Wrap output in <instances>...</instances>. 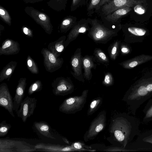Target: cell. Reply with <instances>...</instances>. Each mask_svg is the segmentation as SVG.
I'll list each match as a JSON object with an SVG mask.
<instances>
[{
  "label": "cell",
  "instance_id": "27",
  "mask_svg": "<svg viewBox=\"0 0 152 152\" xmlns=\"http://www.w3.org/2000/svg\"><path fill=\"white\" fill-rule=\"evenodd\" d=\"M120 41L118 40L114 41L109 46L108 51L110 59L115 60L116 58L118 53Z\"/></svg>",
  "mask_w": 152,
  "mask_h": 152
},
{
  "label": "cell",
  "instance_id": "13",
  "mask_svg": "<svg viewBox=\"0 0 152 152\" xmlns=\"http://www.w3.org/2000/svg\"><path fill=\"white\" fill-rule=\"evenodd\" d=\"M0 106L7 110L12 117H15L13 99L5 83L0 85Z\"/></svg>",
  "mask_w": 152,
  "mask_h": 152
},
{
  "label": "cell",
  "instance_id": "2",
  "mask_svg": "<svg viewBox=\"0 0 152 152\" xmlns=\"http://www.w3.org/2000/svg\"><path fill=\"white\" fill-rule=\"evenodd\" d=\"M91 27L88 36L95 42L106 44L117 35V32L110 29L96 18H88Z\"/></svg>",
  "mask_w": 152,
  "mask_h": 152
},
{
  "label": "cell",
  "instance_id": "29",
  "mask_svg": "<svg viewBox=\"0 0 152 152\" xmlns=\"http://www.w3.org/2000/svg\"><path fill=\"white\" fill-rule=\"evenodd\" d=\"M0 16L2 20L6 24L10 26L12 19L8 12L1 5L0 6Z\"/></svg>",
  "mask_w": 152,
  "mask_h": 152
},
{
  "label": "cell",
  "instance_id": "30",
  "mask_svg": "<svg viewBox=\"0 0 152 152\" xmlns=\"http://www.w3.org/2000/svg\"><path fill=\"white\" fill-rule=\"evenodd\" d=\"M42 88V84L40 80H37L32 83L29 87L28 94L29 95H31L35 92L41 91Z\"/></svg>",
  "mask_w": 152,
  "mask_h": 152
},
{
  "label": "cell",
  "instance_id": "12",
  "mask_svg": "<svg viewBox=\"0 0 152 152\" xmlns=\"http://www.w3.org/2000/svg\"><path fill=\"white\" fill-rule=\"evenodd\" d=\"M142 2V1L139 0H112L102 6L101 11L103 15L106 16L123 7H131Z\"/></svg>",
  "mask_w": 152,
  "mask_h": 152
},
{
  "label": "cell",
  "instance_id": "36",
  "mask_svg": "<svg viewBox=\"0 0 152 152\" xmlns=\"http://www.w3.org/2000/svg\"><path fill=\"white\" fill-rule=\"evenodd\" d=\"M22 30L23 33L29 37H33V34L31 29L26 26H23Z\"/></svg>",
  "mask_w": 152,
  "mask_h": 152
},
{
  "label": "cell",
  "instance_id": "3",
  "mask_svg": "<svg viewBox=\"0 0 152 152\" xmlns=\"http://www.w3.org/2000/svg\"><path fill=\"white\" fill-rule=\"evenodd\" d=\"M88 91V90H85L80 96L71 97L65 99L59 106V111L66 114H74L80 111L86 103Z\"/></svg>",
  "mask_w": 152,
  "mask_h": 152
},
{
  "label": "cell",
  "instance_id": "5",
  "mask_svg": "<svg viewBox=\"0 0 152 152\" xmlns=\"http://www.w3.org/2000/svg\"><path fill=\"white\" fill-rule=\"evenodd\" d=\"M24 10L27 15L43 28L46 33L49 34L52 33L53 27L48 15L32 7H26Z\"/></svg>",
  "mask_w": 152,
  "mask_h": 152
},
{
  "label": "cell",
  "instance_id": "10",
  "mask_svg": "<svg viewBox=\"0 0 152 152\" xmlns=\"http://www.w3.org/2000/svg\"><path fill=\"white\" fill-rule=\"evenodd\" d=\"M83 57L80 48L77 49L70 59V64L72 71L70 73L73 77L79 81L84 83L85 79L82 70Z\"/></svg>",
  "mask_w": 152,
  "mask_h": 152
},
{
  "label": "cell",
  "instance_id": "34",
  "mask_svg": "<svg viewBox=\"0 0 152 152\" xmlns=\"http://www.w3.org/2000/svg\"><path fill=\"white\" fill-rule=\"evenodd\" d=\"M128 30V31L131 33L139 36L144 35L146 33V31L144 29L137 27H129Z\"/></svg>",
  "mask_w": 152,
  "mask_h": 152
},
{
  "label": "cell",
  "instance_id": "6",
  "mask_svg": "<svg viewBox=\"0 0 152 152\" xmlns=\"http://www.w3.org/2000/svg\"><path fill=\"white\" fill-rule=\"evenodd\" d=\"M106 113L104 111L100 112L91 122L88 129L84 136L86 141L94 139L106 126Z\"/></svg>",
  "mask_w": 152,
  "mask_h": 152
},
{
  "label": "cell",
  "instance_id": "28",
  "mask_svg": "<svg viewBox=\"0 0 152 152\" xmlns=\"http://www.w3.org/2000/svg\"><path fill=\"white\" fill-rule=\"evenodd\" d=\"M27 66L28 70L32 74H38L39 72L38 67L34 60L29 55L27 56Z\"/></svg>",
  "mask_w": 152,
  "mask_h": 152
},
{
  "label": "cell",
  "instance_id": "17",
  "mask_svg": "<svg viewBox=\"0 0 152 152\" xmlns=\"http://www.w3.org/2000/svg\"><path fill=\"white\" fill-rule=\"evenodd\" d=\"M94 56L86 55L83 57L82 65L84 69L83 74L85 80H90L91 79L92 77L91 69H96L97 65Z\"/></svg>",
  "mask_w": 152,
  "mask_h": 152
},
{
  "label": "cell",
  "instance_id": "22",
  "mask_svg": "<svg viewBox=\"0 0 152 152\" xmlns=\"http://www.w3.org/2000/svg\"><path fill=\"white\" fill-rule=\"evenodd\" d=\"M77 21L75 17L69 15L65 17L59 26V31L63 33L66 32L74 26Z\"/></svg>",
  "mask_w": 152,
  "mask_h": 152
},
{
  "label": "cell",
  "instance_id": "7",
  "mask_svg": "<svg viewBox=\"0 0 152 152\" xmlns=\"http://www.w3.org/2000/svg\"><path fill=\"white\" fill-rule=\"evenodd\" d=\"M52 92L56 96H64L72 93L74 86L69 77H58L52 83Z\"/></svg>",
  "mask_w": 152,
  "mask_h": 152
},
{
  "label": "cell",
  "instance_id": "24",
  "mask_svg": "<svg viewBox=\"0 0 152 152\" xmlns=\"http://www.w3.org/2000/svg\"><path fill=\"white\" fill-rule=\"evenodd\" d=\"M144 116L142 121L146 124L152 121V99H149L142 110Z\"/></svg>",
  "mask_w": 152,
  "mask_h": 152
},
{
  "label": "cell",
  "instance_id": "20",
  "mask_svg": "<svg viewBox=\"0 0 152 152\" xmlns=\"http://www.w3.org/2000/svg\"><path fill=\"white\" fill-rule=\"evenodd\" d=\"M65 36L61 37L56 41L51 42L48 45V49L56 57H58L65 48L64 43L66 40Z\"/></svg>",
  "mask_w": 152,
  "mask_h": 152
},
{
  "label": "cell",
  "instance_id": "25",
  "mask_svg": "<svg viewBox=\"0 0 152 152\" xmlns=\"http://www.w3.org/2000/svg\"><path fill=\"white\" fill-rule=\"evenodd\" d=\"M68 0H49L48 5L53 10L58 12L64 10Z\"/></svg>",
  "mask_w": 152,
  "mask_h": 152
},
{
  "label": "cell",
  "instance_id": "26",
  "mask_svg": "<svg viewBox=\"0 0 152 152\" xmlns=\"http://www.w3.org/2000/svg\"><path fill=\"white\" fill-rule=\"evenodd\" d=\"M102 101V98L101 97H98L93 99L89 106L87 115H90L95 112L101 105Z\"/></svg>",
  "mask_w": 152,
  "mask_h": 152
},
{
  "label": "cell",
  "instance_id": "21",
  "mask_svg": "<svg viewBox=\"0 0 152 152\" xmlns=\"http://www.w3.org/2000/svg\"><path fill=\"white\" fill-rule=\"evenodd\" d=\"M17 62L11 61L5 66L0 73V82L4 80L9 81L17 66Z\"/></svg>",
  "mask_w": 152,
  "mask_h": 152
},
{
  "label": "cell",
  "instance_id": "11",
  "mask_svg": "<svg viewBox=\"0 0 152 152\" xmlns=\"http://www.w3.org/2000/svg\"><path fill=\"white\" fill-rule=\"evenodd\" d=\"M90 25L88 18L82 19L77 21L67 36L64 43L65 48L71 42L75 40L80 33H85L88 31L90 28Z\"/></svg>",
  "mask_w": 152,
  "mask_h": 152
},
{
  "label": "cell",
  "instance_id": "35",
  "mask_svg": "<svg viewBox=\"0 0 152 152\" xmlns=\"http://www.w3.org/2000/svg\"><path fill=\"white\" fill-rule=\"evenodd\" d=\"M86 0H72L71 6V10L74 11L80 6L85 4Z\"/></svg>",
  "mask_w": 152,
  "mask_h": 152
},
{
  "label": "cell",
  "instance_id": "1",
  "mask_svg": "<svg viewBox=\"0 0 152 152\" xmlns=\"http://www.w3.org/2000/svg\"><path fill=\"white\" fill-rule=\"evenodd\" d=\"M139 120L136 117L126 114H121L113 120L111 132L117 141L124 148L140 133Z\"/></svg>",
  "mask_w": 152,
  "mask_h": 152
},
{
  "label": "cell",
  "instance_id": "39",
  "mask_svg": "<svg viewBox=\"0 0 152 152\" xmlns=\"http://www.w3.org/2000/svg\"><path fill=\"white\" fill-rule=\"evenodd\" d=\"M143 140L145 142L152 144V134L144 138Z\"/></svg>",
  "mask_w": 152,
  "mask_h": 152
},
{
  "label": "cell",
  "instance_id": "40",
  "mask_svg": "<svg viewBox=\"0 0 152 152\" xmlns=\"http://www.w3.org/2000/svg\"><path fill=\"white\" fill-rule=\"evenodd\" d=\"M74 148L76 149L80 150L83 148L82 144L79 142H75L73 144Z\"/></svg>",
  "mask_w": 152,
  "mask_h": 152
},
{
  "label": "cell",
  "instance_id": "14",
  "mask_svg": "<svg viewBox=\"0 0 152 152\" xmlns=\"http://www.w3.org/2000/svg\"><path fill=\"white\" fill-rule=\"evenodd\" d=\"M33 128L37 134L41 137L46 139H56L52 129L46 122L42 121H35L33 124Z\"/></svg>",
  "mask_w": 152,
  "mask_h": 152
},
{
  "label": "cell",
  "instance_id": "23",
  "mask_svg": "<svg viewBox=\"0 0 152 152\" xmlns=\"http://www.w3.org/2000/svg\"><path fill=\"white\" fill-rule=\"evenodd\" d=\"M93 54L97 63L101 64L107 67L109 65V60L108 57L100 48H95Z\"/></svg>",
  "mask_w": 152,
  "mask_h": 152
},
{
  "label": "cell",
  "instance_id": "8",
  "mask_svg": "<svg viewBox=\"0 0 152 152\" xmlns=\"http://www.w3.org/2000/svg\"><path fill=\"white\" fill-rule=\"evenodd\" d=\"M41 53L43 58V64L46 70L53 72L60 69L64 63L63 59L57 57L47 48H43Z\"/></svg>",
  "mask_w": 152,
  "mask_h": 152
},
{
  "label": "cell",
  "instance_id": "4",
  "mask_svg": "<svg viewBox=\"0 0 152 152\" xmlns=\"http://www.w3.org/2000/svg\"><path fill=\"white\" fill-rule=\"evenodd\" d=\"M35 145L23 141L8 138L0 139V152H30L37 150Z\"/></svg>",
  "mask_w": 152,
  "mask_h": 152
},
{
  "label": "cell",
  "instance_id": "33",
  "mask_svg": "<svg viewBox=\"0 0 152 152\" xmlns=\"http://www.w3.org/2000/svg\"><path fill=\"white\" fill-rule=\"evenodd\" d=\"M102 83L103 85L106 86H110L113 84L114 79L111 73L107 72L105 74Z\"/></svg>",
  "mask_w": 152,
  "mask_h": 152
},
{
  "label": "cell",
  "instance_id": "16",
  "mask_svg": "<svg viewBox=\"0 0 152 152\" xmlns=\"http://www.w3.org/2000/svg\"><path fill=\"white\" fill-rule=\"evenodd\" d=\"M20 50L19 44L12 39H6L0 48V56L10 55L18 53Z\"/></svg>",
  "mask_w": 152,
  "mask_h": 152
},
{
  "label": "cell",
  "instance_id": "18",
  "mask_svg": "<svg viewBox=\"0 0 152 152\" xmlns=\"http://www.w3.org/2000/svg\"><path fill=\"white\" fill-rule=\"evenodd\" d=\"M37 149L40 151L48 152H61L71 151L72 148L70 147L65 146L59 144L40 143L35 146Z\"/></svg>",
  "mask_w": 152,
  "mask_h": 152
},
{
  "label": "cell",
  "instance_id": "41",
  "mask_svg": "<svg viewBox=\"0 0 152 152\" xmlns=\"http://www.w3.org/2000/svg\"><path fill=\"white\" fill-rule=\"evenodd\" d=\"M121 46V51L122 53H126L128 52L129 50L127 48L125 47L123 45H122Z\"/></svg>",
  "mask_w": 152,
  "mask_h": 152
},
{
  "label": "cell",
  "instance_id": "37",
  "mask_svg": "<svg viewBox=\"0 0 152 152\" xmlns=\"http://www.w3.org/2000/svg\"><path fill=\"white\" fill-rule=\"evenodd\" d=\"M112 0H101L100 3L96 8L95 12H98L103 6L109 3Z\"/></svg>",
  "mask_w": 152,
  "mask_h": 152
},
{
  "label": "cell",
  "instance_id": "19",
  "mask_svg": "<svg viewBox=\"0 0 152 152\" xmlns=\"http://www.w3.org/2000/svg\"><path fill=\"white\" fill-rule=\"evenodd\" d=\"M132 10L131 7L124 6L116 10L110 14L106 15V20L111 24H114L119 19L126 14Z\"/></svg>",
  "mask_w": 152,
  "mask_h": 152
},
{
  "label": "cell",
  "instance_id": "31",
  "mask_svg": "<svg viewBox=\"0 0 152 152\" xmlns=\"http://www.w3.org/2000/svg\"><path fill=\"white\" fill-rule=\"evenodd\" d=\"M12 127L11 124L7 123L6 121H3L0 124V137L6 136Z\"/></svg>",
  "mask_w": 152,
  "mask_h": 152
},
{
  "label": "cell",
  "instance_id": "32",
  "mask_svg": "<svg viewBox=\"0 0 152 152\" xmlns=\"http://www.w3.org/2000/svg\"><path fill=\"white\" fill-rule=\"evenodd\" d=\"M101 1V0H90L87 9V14L88 16H91L95 12L96 8Z\"/></svg>",
  "mask_w": 152,
  "mask_h": 152
},
{
  "label": "cell",
  "instance_id": "38",
  "mask_svg": "<svg viewBox=\"0 0 152 152\" xmlns=\"http://www.w3.org/2000/svg\"><path fill=\"white\" fill-rule=\"evenodd\" d=\"M24 3L26 4H33L45 0H21Z\"/></svg>",
  "mask_w": 152,
  "mask_h": 152
},
{
  "label": "cell",
  "instance_id": "9",
  "mask_svg": "<svg viewBox=\"0 0 152 152\" xmlns=\"http://www.w3.org/2000/svg\"><path fill=\"white\" fill-rule=\"evenodd\" d=\"M37 102L35 98L28 96L23 99L16 112L18 117L20 118L23 122H25L28 118L33 114Z\"/></svg>",
  "mask_w": 152,
  "mask_h": 152
},
{
  "label": "cell",
  "instance_id": "15",
  "mask_svg": "<svg viewBox=\"0 0 152 152\" xmlns=\"http://www.w3.org/2000/svg\"><path fill=\"white\" fill-rule=\"evenodd\" d=\"M26 78L21 77L18 81L15 95L13 98V110L16 112L23 100L25 95L26 86Z\"/></svg>",
  "mask_w": 152,
  "mask_h": 152
}]
</instances>
